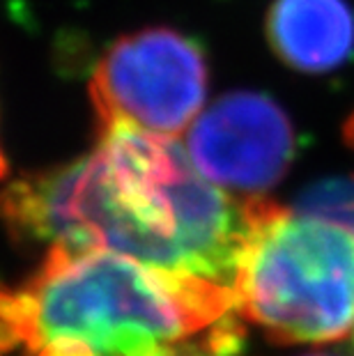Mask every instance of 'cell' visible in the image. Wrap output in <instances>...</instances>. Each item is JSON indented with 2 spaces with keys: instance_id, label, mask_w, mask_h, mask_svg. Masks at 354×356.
Segmentation results:
<instances>
[{
  "instance_id": "1",
  "label": "cell",
  "mask_w": 354,
  "mask_h": 356,
  "mask_svg": "<svg viewBox=\"0 0 354 356\" xmlns=\"http://www.w3.org/2000/svg\"><path fill=\"white\" fill-rule=\"evenodd\" d=\"M262 200L207 179L177 138L106 127L88 156L7 186L0 218L21 241L102 248L235 292Z\"/></svg>"
},
{
  "instance_id": "2",
  "label": "cell",
  "mask_w": 354,
  "mask_h": 356,
  "mask_svg": "<svg viewBox=\"0 0 354 356\" xmlns=\"http://www.w3.org/2000/svg\"><path fill=\"white\" fill-rule=\"evenodd\" d=\"M237 317L235 292L102 248H47L0 287V356H163Z\"/></svg>"
},
{
  "instance_id": "3",
  "label": "cell",
  "mask_w": 354,
  "mask_h": 356,
  "mask_svg": "<svg viewBox=\"0 0 354 356\" xmlns=\"http://www.w3.org/2000/svg\"><path fill=\"white\" fill-rule=\"evenodd\" d=\"M237 315L283 345L354 331V225L265 198L235 283Z\"/></svg>"
},
{
  "instance_id": "4",
  "label": "cell",
  "mask_w": 354,
  "mask_h": 356,
  "mask_svg": "<svg viewBox=\"0 0 354 356\" xmlns=\"http://www.w3.org/2000/svg\"><path fill=\"white\" fill-rule=\"evenodd\" d=\"M209 72L200 47L172 28L124 35L99 58L90 81L99 129L129 127L179 138L207 99Z\"/></svg>"
},
{
  "instance_id": "5",
  "label": "cell",
  "mask_w": 354,
  "mask_h": 356,
  "mask_svg": "<svg viewBox=\"0 0 354 356\" xmlns=\"http://www.w3.org/2000/svg\"><path fill=\"white\" fill-rule=\"evenodd\" d=\"M295 129L274 99L230 92L205 108L186 131V152L202 175L246 198H260L295 159Z\"/></svg>"
},
{
  "instance_id": "6",
  "label": "cell",
  "mask_w": 354,
  "mask_h": 356,
  "mask_svg": "<svg viewBox=\"0 0 354 356\" xmlns=\"http://www.w3.org/2000/svg\"><path fill=\"white\" fill-rule=\"evenodd\" d=\"M265 28L281 63L297 72L338 70L354 51V12L345 0H274Z\"/></svg>"
},
{
  "instance_id": "7",
  "label": "cell",
  "mask_w": 354,
  "mask_h": 356,
  "mask_svg": "<svg viewBox=\"0 0 354 356\" xmlns=\"http://www.w3.org/2000/svg\"><path fill=\"white\" fill-rule=\"evenodd\" d=\"M237 317H230L223 324H218L205 338L179 345L163 356H237L239 347H242V324Z\"/></svg>"
},
{
  "instance_id": "8",
  "label": "cell",
  "mask_w": 354,
  "mask_h": 356,
  "mask_svg": "<svg viewBox=\"0 0 354 356\" xmlns=\"http://www.w3.org/2000/svg\"><path fill=\"white\" fill-rule=\"evenodd\" d=\"M343 138L348 143V147L354 152V113L345 120V127H343Z\"/></svg>"
},
{
  "instance_id": "9",
  "label": "cell",
  "mask_w": 354,
  "mask_h": 356,
  "mask_svg": "<svg viewBox=\"0 0 354 356\" xmlns=\"http://www.w3.org/2000/svg\"><path fill=\"white\" fill-rule=\"evenodd\" d=\"M5 175H7V159H5L3 147H0V181L5 179Z\"/></svg>"
},
{
  "instance_id": "10",
  "label": "cell",
  "mask_w": 354,
  "mask_h": 356,
  "mask_svg": "<svg viewBox=\"0 0 354 356\" xmlns=\"http://www.w3.org/2000/svg\"><path fill=\"white\" fill-rule=\"evenodd\" d=\"M301 356H343V354H334V352H311V354H301Z\"/></svg>"
}]
</instances>
